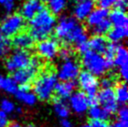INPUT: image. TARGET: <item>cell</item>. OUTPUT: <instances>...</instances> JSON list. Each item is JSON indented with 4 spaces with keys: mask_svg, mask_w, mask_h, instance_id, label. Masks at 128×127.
<instances>
[{
    "mask_svg": "<svg viewBox=\"0 0 128 127\" xmlns=\"http://www.w3.org/2000/svg\"><path fill=\"white\" fill-rule=\"evenodd\" d=\"M84 127H108L107 122L100 120H91Z\"/></svg>",
    "mask_w": 128,
    "mask_h": 127,
    "instance_id": "35",
    "label": "cell"
},
{
    "mask_svg": "<svg viewBox=\"0 0 128 127\" xmlns=\"http://www.w3.org/2000/svg\"><path fill=\"white\" fill-rule=\"evenodd\" d=\"M61 126L62 127H72V124L70 120H68V119H64L61 120Z\"/></svg>",
    "mask_w": 128,
    "mask_h": 127,
    "instance_id": "44",
    "label": "cell"
},
{
    "mask_svg": "<svg viewBox=\"0 0 128 127\" xmlns=\"http://www.w3.org/2000/svg\"><path fill=\"white\" fill-rule=\"evenodd\" d=\"M119 74L124 80H126L128 78V68H121L119 69Z\"/></svg>",
    "mask_w": 128,
    "mask_h": 127,
    "instance_id": "43",
    "label": "cell"
},
{
    "mask_svg": "<svg viewBox=\"0 0 128 127\" xmlns=\"http://www.w3.org/2000/svg\"><path fill=\"white\" fill-rule=\"evenodd\" d=\"M116 0H97V4L99 8H105V10H108L110 8L113 7Z\"/></svg>",
    "mask_w": 128,
    "mask_h": 127,
    "instance_id": "37",
    "label": "cell"
},
{
    "mask_svg": "<svg viewBox=\"0 0 128 127\" xmlns=\"http://www.w3.org/2000/svg\"><path fill=\"white\" fill-rule=\"evenodd\" d=\"M8 127H22V126H21V124H18V122H12V124H8Z\"/></svg>",
    "mask_w": 128,
    "mask_h": 127,
    "instance_id": "45",
    "label": "cell"
},
{
    "mask_svg": "<svg viewBox=\"0 0 128 127\" xmlns=\"http://www.w3.org/2000/svg\"><path fill=\"white\" fill-rule=\"evenodd\" d=\"M77 47V50H78V52L80 53H85L86 52H88L90 50L89 48V44H88V41H86V42H82V43H80L78 45H76Z\"/></svg>",
    "mask_w": 128,
    "mask_h": 127,
    "instance_id": "40",
    "label": "cell"
},
{
    "mask_svg": "<svg viewBox=\"0 0 128 127\" xmlns=\"http://www.w3.org/2000/svg\"><path fill=\"white\" fill-rule=\"evenodd\" d=\"M88 44L91 50L101 54L105 52V50L107 48L108 41L104 36L94 35L90 39H88Z\"/></svg>",
    "mask_w": 128,
    "mask_h": 127,
    "instance_id": "21",
    "label": "cell"
},
{
    "mask_svg": "<svg viewBox=\"0 0 128 127\" xmlns=\"http://www.w3.org/2000/svg\"><path fill=\"white\" fill-rule=\"evenodd\" d=\"M127 34V27H113L108 33V38L111 41V43L116 44L126 38Z\"/></svg>",
    "mask_w": 128,
    "mask_h": 127,
    "instance_id": "23",
    "label": "cell"
},
{
    "mask_svg": "<svg viewBox=\"0 0 128 127\" xmlns=\"http://www.w3.org/2000/svg\"><path fill=\"white\" fill-rule=\"evenodd\" d=\"M57 80L58 78L56 74L52 71H45L39 75L33 85V92L36 94V98L42 101L52 98L55 90V86L58 83Z\"/></svg>",
    "mask_w": 128,
    "mask_h": 127,
    "instance_id": "2",
    "label": "cell"
},
{
    "mask_svg": "<svg viewBox=\"0 0 128 127\" xmlns=\"http://www.w3.org/2000/svg\"><path fill=\"white\" fill-rule=\"evenodd\" d=\"M114 84V80L111 77H106L101 80L99 82V85H101L102 89H108L112 88V86Z\"/></svg>",
    "mask_w": 128,
    "mask_h": 127,
    "instance_id": "36",
    "label": "cell"
},
{
    "mask_svg": "<svg viewBox=\"0 0 128 127\" xmlns=\"http://www.w3.org/2000/svg\"><path fill=\"white\" fill-rule=\"evenodd\" d=\"M78 24V21L72 16H62L54 27L55 36L59 39L66 41L70 32L76 27Z\"/></svg>",
    "mask_w": 128,
    "mask_h": 127,
    "instance_id": "11",
    "label": "cell"
},
{
    "mask_svg": "<svg viewBox=\"0 0 128 127\" xmlns=\"http://www.w3.org/2000/svg\"><path fill=\"white\" fill-rule=\"evenodd\" d=\"M39 1H40L41 3H42V2H48V3H49L50 0H39Z\"/></svg>",
    "mask_w": 128,
    "mask_h": 127,
    "instance_id": "47",
    "label": "cell"
},
{
    "mask_svg": "<svg viewBox=\"0 0 128 127\" xmlns=\"http://www.w3.org/2000/svg\"><path fill=\"white\" fill-rule=\"evenodd\" d=\"M2 77H1V76H0V89H1V82H2Z\"/></svg>",
    "mask_w": 128,
    "mask_h": 127,
    "instance_id": "50",
    "label": "cell"
},
{
    "mask_svg": "<svg viewBox=\"0 0 128 127\" xmlns=\"http://www.w3.org/2000/svg\"><path fill=\"white\" fill-rule=\"evenodd\" d=\"M108 21L114 27H127L128 18L124 11L114 10L108 13Z\"/></svg>",
    "mask_w": 128,
    "mask_h": 127,
    "instance_id": "19",
    "label": "cell"
},
{
    "mask_svg": "<svg viewBox=\"0 0 128 127\" xmlns=\"http://www.w3.org/2000/svg\"><path fill=\"white\" fill-rule=\"evenodd\" d=\"M69 110L76 114L82 115L88 111L90 108V102L87 95L82 91L74 92L69 97Z\"/></svg>",
    "mask_w": 128,
    "mask_h": 127,
    "instance_id": "10",
    "label": "cell"
},
{
    "mask_svg": "<svg viewBox=\"0 0 128 127\" xmlns=\"http://www.w3.org/2000/svg\"><path fill=\"white\" fill-rule=\"evenodd\" d=\"M24 127H36L34 124H27V125H25Z\"/></svg>",
    "mask_w": 128,
    "mask_h": 127,
    "instance_id": "46",
    "label": "cell"
},
{
    "mask_svg": "<svg viewBox=\"0 0 128 127\" xmlns=\"http://www.w3.org/2000/svg\"><path fill=\"white\" fill-rule=\"evenodd\" d=\"M58 54H59V56L63 60H66V59H70L72 57V55H73V50H72V49L70 47L64 46L61 50H59Z\"/></svg>",
    "mask_w": 128,
    "mask_h": 127,
    "instance_id": "33",
    "label": "cell"
},
{
    "mask_svg": "<svg viewBox=\"0 0 128 127\" xmlns=\"http://www.w3.org/2000/svg\"><path fill=\"white\" fill-rule=\"evenodd\" d=\"M12 46L20 50H26L33 47L34 39L31 36L26 33H19L13 36L12 39Z\"/></svg>",
    "mask_w": 128,
    "mask_h": 127,
    "instance_id": "16",
    "label": "cell"
},
{
    "mask_svg": "<svg viewBox=\"0 0 128 127\" xmlns=\"http://www.w3.org/2000/svg\"><path fill=\"white\" fill-rule=\"evenodd\" d=\"M75 88L76 83L74 81H61L56 84L54 92L56 94L58 98L64 100L71 96L72 94L75 92Z\"/></svg>",
    "mask_w": 128,
    "mask_h": 127,
    "instance_id": "15",
    "label": "cell"
},
{
    "mask_svg": "<svg viewBox=\"0 0 128 127\" xmlns=\"http://www.w3.org/2000/svg\"><path fill=\"white\" fill-rule=\"evenodd\" d=\"M40 66H41V63H40L38 58L33 57V58H31V61H30L28 66L24 68V69L13 72L12 78L20 86L30 84V81H32L36 77Z\"/></svg>",
    "mask_w": 128,
    "mask_h": 127,
    "instance_id": "5",
    "label": "cell"
},
{
    "mask_svg": "<svg viewBox=\"0 0 128 127\" xmlns=\"http://www.w3.org/2000/svg\"><path fill=\"white\" fill-rule=\"evenodd\" d=\"M118 120H122V122H127L128 120V108L125 106H121L117 110Z\"/></svg>",
    "mask_w": 128,
    "mask_h": 127,
    "instance_id": "34",
    "label": "cell"
},
{
    "mask_svg": "<svg viewBox=\"0 0 128 127\" xmlns=\"http://www.w3.org/2000/svg\"><path fill=\"white\" fill-rule=\"evenodd\" d=\"M3 6L5 10L7 11L8 13H10L15 8V0H6Z\"/></svg>",
    "mask_w": 128,
    "mask_h": 127,
    "instance_id": "39",
    "label": "cell"
},
{
    "mask_svg": "<svg viewBox=\"0 0 128 127\" xmlns=\"http://www.w3.org/2000/svg\"><path fill=\"white\" fill-rule=\"evenodd\" d=\"M43 8L42 3L39 0H25L21 8V16L24 20H31Z\"/></svg>",
    "mask_w": 128,
    "mask_h": 127,
    "instance_id": "13",
    "label": "cell"
},
{
    "mask_svg": "<svg viewBox=\"0 0 128 127\" xmlns=\"http://www.w3.org/2000/svg\"><path fill=\"white\" fill-rule=\"evenodd\" d=\"M8 114L0 110V127H8Z\"/></svg>",
    "mask_w": 128,
    "mask_h": 127,
    "instance_id": "41",
    "label": "cell"
},
{
    "mask_svg": "<svg viewBox=\"0 0 128 127\" xmlns=\"http://www.w3.org/2000/svg\"><path fill=\"white\" fill-rule=\"evenodd\" d=\"M68 0H50L49 2V10L52 14H61L66 10Z\"/></svg>",
    "mask_w": 128,
    "mask_h": 127,
    "instance_id": "28",
    "label": "cell"
},
{
    "mask_svg": "<svg viewBox=\"0 0 128 127\" xmlns=\"http://www.w3.org/2000/svg\"><path fill=\"white\" fill-rule=\"evenodd\" d=\"M108 127H128L127 122H122V120H117L113 122Z\"/></svg>",
    "mask_w": 128,
    "mask_h": 127,
    "instance_id": "42",
    "label": "cell"
},
{
    "mask_svg": "<svg viewBox=\"0 0 128 127\" xmlns=\"http://www.w3.org/2000/svg\"><path fill=\"white\" fill-rule=\"evenodd\" d=\"M11 43L8 39H1L0 40V57L8 56L10 52Z\"/></svg>",
    "mask_w": 128,
    "mask_h": 127,
    "instance_id": "32",
    "label": "cell"
},
{
    "mask_svg": "<svg viewBox=\"0 0 128 127\" xmlns=\"http://www.w3.org/2000/svg\"><path fill=\"white\" fill-rule=\"evenodd\" d=\"M113 64L121 69V68H128V52L127 49L122 45L117 47L116 54L113 59Z\"/></svg>",
    "mask_w": 128,
    "mask_h": 127,
    "instance_id": "20",
    "label": "cell"
},
{
    "mask_svg": "<svg viewBox=\"0 0 128 127\" xmlns=\"http://www.w3.org/2000/svg\"><path fill=\"white\" fill-rule=\"evenodd\" d=\"M3 38V36H2V34H1V31H0V40Z\"/></svg>",
    "mask_w": 128,
    "mask_h": 127,
    "instance_id": "51",
    "label": "cell"
},
{
    "mask_svg": "<svg viewBox=\"0 0 128 127\" xmlns=\"http://www.w3.org/2000/svg\"><path fill=\"white\" fill-rule=\"evenodd\" d=\"M117 44H114V43H110V44H108L107 48L105 50L104 52V55L103 56L105 57V59L108 62H111L113 63V59L114 56L116 54V50H117Z\"/></svg>",
    "mask_w": 128,
    "mask_h": 127,
    "instance_id": "30",
    "label": "cell"
},
{
    "mask_svg": "<svg viewBox=\"0 0 128 127\" xmlns=\"http://www.w3.org/2000/svg\"><path fill=\"white\" fill-rule=\"evenodd\" d=\"M36 52L41 58L45 60H52L58 54L59 44L55 39L47 38L39 41L36 46Z\"/></svg>",
    "mask_w": 128,
    "mask_h": 127,
    "instance_id": "12",
    "label": "cell"
},
{
    "mask_svg": "<svg viewBox=\"0 0 128 127\" xmlns=\"http://www.w3.org/2000/svg\"><path fill=\"white\" fill-rule=\"evenodd\" d=\"M108 10H105V8H94L92 11L86 19L87 24L92 28L96 25L98 24L99 22L108 19Z\"/></svg>",
    "mask_w": 128,
    "mask_h": 127,
    "instance_id": "18",
    "label": "cell"
},
{
    "mask_svg": "<svg viewBox=\"0 0 128 127\" xmlns=\"http://www.w3.org/2000/svg\"><path fill=\"white\" fill-rule=\"evenodd\" d=\"M94 8V3L92 0L78 1L74 8V18L77 21H84Z\"/></svg>",
    "mask_w": 128,
    "mask_h": 127,
    "instance_id": "14",
    "label": "cell"
},
{
    "mask_svg": "<svg viewBox=\"0 0 128 127\" xmlns=\"http://www.w3.org/2000/svg\"><path fill=\"white\" fill-rule=\"evenodd\" d=\"M78 1H86V0H77V2H78Z\"/></svg>",
    "mask_w": 128,
    "mask_h": 127,
    "instance_id": "52",
    "label": "cell"
},
{
    "mask_svg": "<svg viewBox=\"0 0 128 127\" xmlns=\"http://www.w3.org/2000/svg\"><path fill=\"white\" fill-rule=\"evenodd\" d=\"M80 73V66L74 59H66L61 64L56 77L61 81H74Z\"/></svg>",
    "mask_w": 128,
    "mask_h": 127,
    "instance_id": "8",
    "label": "cell"
},
{
    "mask_svg": "<svg viewBox=\"0 0 128 127\" xmlns=\"http://www.w3.org/2000/svg\"><path fill=\"white\" fill-rule=\"evenodd\" d=\"M97 103L99 102L100 106L103 108L110 115L115 113L118 110V103L116 101L114 90L112 88L102 89L97 92Z\"/></svg>",
    "mask_w": 128,
    "mask_h": 127,
    "instance_id": "9",
    "label": "cell"
},
{
    "mask_svg": "<svg viewBox=\"0 0 128 127\" xmlns=\"http://www.w3.org/2000/svg\"><path fill=\"white\" fill-rule=\"evenodd\" d=\"M31 55L27 50H17L16 52H12L6 60L5 66L8 71L15 72V71L24 69L27 67L31 61Z\"/></svg>",
    "mask_w": 128,
    "mask_h": 127,
    "instance_id": "7",
    "label": "cell"
},
{
    "mask_svg": "<svg viewBox=\"0 0 128 127\" xmlns=\"http://www.w3.org/2000/svg\"><path fill=\"white\" fill-rule=\"evenodd\" d=\"M82 64L85 68V71L97 77L103 76L113 66V63L106 60L102 54L89 50L82 54Z\"/></svg>",
    "mask_w": 128,
    "mask_h": 127,
    "instance_id": "3",
    "label": "cell"
},
{
    "mask_svg": "<svg viewBox=\"0 0 128 127\" xmlns=\"http://www.w3.org/2000/svg\"><path fill=\"white\" fill-rule=\"evenodd\" d=\"M17 112L22 113V108H17Z\"/></svg>",
    "mask_w": 128,
    "mask_h": 127,
    "instance_id": "48",
    "label": "cell"
},
{
    "mask_svg": "<svg viewBox=\"0 0 128 127\" xmlns=\"http://www.w3.org/2000/svg\"><path fill=\"white\" fill-rule=\"evenodd\" d=\"M24 27V19L20 14H10L5 18L0 25L2 36L6 38L14 36Z\"/></svg>",
    "mask_w": 128,
    "mask_h": 127,
    "instance_id": "6",
    "label": "cell"
},
{
    "mask_svg": "<svg viewBox=\"0 0 128 127\" xmlns=\"http://www.w3.org/2000/svg\"><path fill=\"white\" fill-rule=\"evenodd\" d=\"M89 112V116L92 120H108L110 118V113L107 112L106 110H104L101 106H99L98 104L91 106L88 110Z\"/></svg>",
    "mask_w": 128,
    "mask_h": 127,
    "instance_id": "24",
    "label": "cell"
},
{
    "mask_svg": "<svg viewBox=\"0 0 128 127\" xmlns=\"http://www.w3.org/2000/svg\"><path fill=\"white\" fill-rule=\"evenodd\" d=\"M0 110L6 114L12 113L15 110V105L10 99L5 98L0 102Z\"/></svg>",
    "mask_w": 128,
    "mask_h": 127,
    "instance_id": "31",
    "label": "cell"
},
{
    "mask_svg": "<svg viewBox=\"0 0 128 127\" xmlns=\"http://www.w3.org/2000/svg\"><path fill=\"white\" fill-rule=\"evenodd\" d=\"M111 26L112 25L108 21V19H106L103 22H99L97 25H96L94 27H92V32L96 36H104L108 33V31L111 29Z\"/></svg>",
    "mask_w": 128,
    "mask_h": 127,
    "instance_id": "29",
    "label": "cell"
},
{
    "mask_svg": "<svg viewBox=\"0 0 128 127\" xmlns=\"http://www.w3.org/2000/svg\"><path fill=\"white\" fill-rule=\"evenodd\" d=\"M56 19L49 10L42 8L29 22V35L34 40L42 41L49 38L54 32Z\"/></svg>",
    "mask_w": 128,
    "mask_h": 127,
    "instance_id": "1",
    "label": "cell"
},
{
    "mask_svg": "<svg viewBox=\"0 0 128 127\" xmlns=\"http://www.w3.org/2000/svg\"><path fill=\"white\" fill-rule=\"evenodd\" d=\"M15 94H16V97L19 101L26 105V106H34L36 103V100H38L36 94L33 92H31L30 90L18 89V92Z\"/></svg>",
    "mask_w": 128,
    "mask_h": 127,
    "instance_id": "22",
    "label": "cell"
},
{
    "mask_svg": "<svg viewBox=\"0 0 128 127\" xmlns=\"http://www.w3.org/2000/svg\"><path fill=\"white\" fill-rule=\"evenodd\" d=\"M1 89L4 92L10 94H15L18 92V84L14 81L12 78L7 77V78H2V82H1Z\"/></svg>",
    "mask_w": 128,
    "mask_h": 127,
    "instance_id": "27",
    "label": "cell"
},
{
    "mask_svg": "<svg viewBox=\"0 0 128 127\" xmlns=\"http://www.w3.org/2000/svg\"><path fill=\"white\" fill-rule=\"evenodd\" d=\"M78 85L82 92H84L89 99L90 106L97 104V92L99 87V81L96 76L87 72V71H80L78 77Z\"/></svg>",
    "mask_w": 128,
    "mask_h": 127,
    "instance_id": "4",
    "label": "cell"
},
{
    "mask_svg": "<svg viewBox=\"0 0 128 127\" xmlns=\"http://www.w3.org/2000/svg\"><path fill=\"white\" fill-rule=\"evenodd\" d=\"M66 41L68 43H73L75 45L88 41V36L85 31V28L82 24H78L76 25V27L70 32Z\"/></svg>",
    "mask_w": 128,
    "mask_h": 127,
    "instance_id": "17",
    "label": "cell"
},
{
    "mask_svg": "<svg viewBox=\"0 0 128 127\" xmlns=\"http://www.w3.org/2000/svg\"><path fill=\"white\" fill-rule=\"evenodd\" d=\"M5 1H6V0H0V4H1V5H3V4L5 3Z\"/></svg>",
    "mask_w": 128,
    "mask_h": 127,
    "instance_id": "49",
    "label": "cell"
},
{
    "mask_svg": "<svg viewBox=\"0 0 128 127\" xmlns=\"http://www.w3.org/2000/svg\"><path fill=\"white\" fill-rule=\"evenodd\" d=\"M127 0H116L115 4H114V7H115V10H117L125 12L126 8H127Z\"/></svg>",
    "mask_w": 128,
    "mask_h": 127,
    "instance_id": "38",
    "label": "cell"
},
{
    "mask_svg": "<svg viewBox=\"0 0 128 127\" xmlns=\"http://www.w3.org/2000/svg\"><path fill=\"white\" fill-rule=\"evenodd\" d=\"M54 110L57 114V116L61 118L62 120L68 119L70 114L69 106L64 102V100H61L59 98H55L54 100Z\"/></svg>",
    "mask_w": 128,
    "mask_h": 127,
    "instance_id": "26",
    "label": "cell"
},
{
    "mask_svg": "<svg viewBox=\"0 0 128 127\" xmlns=\"http://www.w3.org/2000/svg\"><path fill=\"white\" fill-rule=\"evenodd\" d=\"M116 101L118 104H121V106H125L128 101V88L125 82H121L116 86L114 90Z\"/></svg>",
    "mask_w": 128,
    "mask_h": 127,
    "instance_id": "25",
    "label": "cell"
}]
</instances>
